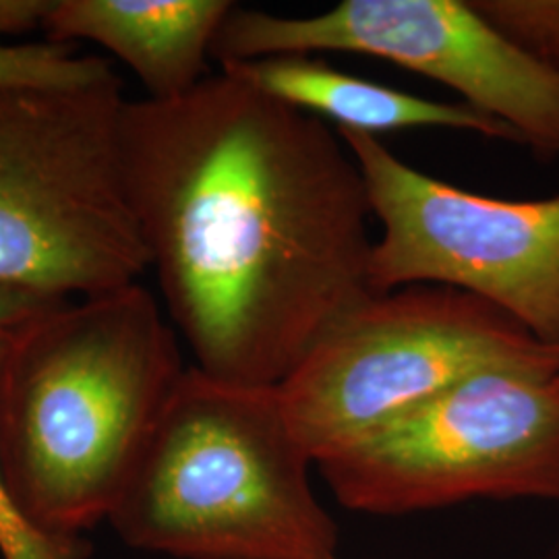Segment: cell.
I'll return each mask as SVG.
<instances>
[{"label": "cell", "mask_w": 559, "mask_h": 559, "mask_svg": "<svg viewBox=\"0 0 559 559\" xmlns=\"http://www.w3.org/2000/svg\"><path fill=\"white\" fill-rule=\"evenodd\" d=\"M127 200L164 311L212 380L278 388L373 297L359 164L325 120L228 73L124 102Z\"/></svg>", "instance_id": "6da1fadb"}, {"label": "cell", "mask_w": 559, "mask_h": 559, "mask_svg": "<svg viewBox=\"0 0 559 559\" xmlns=\"http://www.w3.org/2000/svg\"><path fill=\"white\" fill-rule=\"evenodd\" d=\"M187 369L140 282L15 332L0 357V477L21 514L57 537L110 519Z\"/></svg>", "instance_id": "7a4b0ae2"}, {"label": "cell", "mask_w": 559, "mask_h": 559, "mask_svg": "<svg viewBox=\"0 0 559 559\" xmlns=\"http://www.w3.org/2000/svg\"><path fill=\"white\" fill-rule=\"evenodd\" d=\"M278 388L189 367L108 522L127 545L177 559H338Z\"/></svg>", "instance_id": "3957f363"}, {"label": "cell", "mask_w": 559, "mask_h": 559, "mask_svg": "<svg viewBox=\"0 0 559 559\" xmlns=\"http://www.w3.org/2000/svg\"><path fill=\"white\" fill-rule=\"evenodd\" d=\"M117 75L0 87V280L67 299L150 270L120 160Z\"/></svg>", "instance_id": "277c9868"}, {"label": "cell", "mask_w": 559, "mask_h": 559, "mask_svg": "<svg viewBox=\"0 0 559 559\" xmlns=\"http://www.w3.org/2000/svg\"><path fill=\"white\" fill-rule=\"evenodd\" d=\"M498 367L559 373L549 344L491 302L452 286L373 295L330 328L278 385L313 464L462 380Z\"/></svg>", "instance_id": "5b68a950"}, {"label": "cell", "mask_w": 559, "mask_h": 559, "mask_svg": "<svg viewBox=\"0 0 559 559\" xmlns=\"http://www.w3.org/2000/svg\"><path fill=\"white\" fill-rule=\"evenodd\" d=\"M342 506L408 514L468 500L559 506V373H475L318 464Z\"/></svg>", "instance_id": "8992f818"}, {"label": "cell", "mask_w": 559, "mask_h": 559, "mask_svg": "<svg viewBox=\"0 0 559 559\" xmlns=\"http://www.w3.org/2000/svg\"><path fill=\"white\" fill-rule=\"evenodd\" d=\"M338 135L381 224L369 261L376 295L452 286L559 344V193L526 201L479 195L411 166L376 135Z\"/></svg>", "instance_id": "52a82bcc"}, {"label": "cell", "mask_w": 559, "mask_h": 559, "mask_svg": "<svg viewBox=\"0 0 559 559\" xmlns=\"http://www.w3.org/2000/svg\"><path fill=\"white\" fill-rule=\"evenodd\" d=\"M311 52L394 62L459 92L539 156H559V73L503 36L471 0H342L311 17L235 4L212 44L221 64Z\"/></svg>", "instance_id": "ba28073f"}, {"label": "cell", "mask_w": 559, "mask_h": 559, "mask_svg": "<svg viewBox=\"0 0 559 559\" xmlns=\"http://www.w3.org/2000/svg\"><path fill=\"white\" fill-rule=\"evenodd\" d=\"M230 0H55L50 41H96L129 64L147 100H175L210 78L207 59Z\"/></svg>", "instance_id": "9c48e42d"}, {"label": "cell", "mask_w": 559, "mask_h": 559, "mask_svg": "<svg viewBox=\"0 0 559 559\" xmlns=\"http://www.w3.org/2000/svg\"><path fill=\"white\" fill-rule=\"evenodd\" d=\"M221 71L302 112L332 120L336 131H359L378 138V133L402 129H454L524 145L512 127L462 100L420 98L344 73L311 55L226 62Z\"/></svg>", "instance_id": "30bf717a"}, {"label": "cell", "mask_w": 559, "mask_h": 559, "mask_svg": "<svg viewBox=\"0 0 559 559\" xmlns=\"http://www.w3.org/2000/svg\"><path fill=\"white\" fill-rule=\"evenodd\" d=\"M110 64L59 41L0 44V87H73L108 80Z\"/></svg>", "instance_id": "8fae6325"}, {"label": "cell", "mask_w": 559, "mask_h": 559, "mask_svg": "<svg viewBox=\"0 0 559 559\" xmlns=\"http://www.w3.org/2000/svg\"><path fill=\"white\" fill-rule=\"evenodd\" d=\"M477 13L559 73V0H471Z\"/></svg>", "instance_id": "7c38bea8"}, {"label": "cell", "mask_w": 559, "mask_h": 559, "mask_svg": "<svg viewBox=\"0 0 559 559\" xmlns=\"http://www.w3.org/2000/svg\"><path fill=\"white\" fill-rule=\"evenodd\" d=\"M11 338V336H9ZM0 338V357L7 340ZM90 543L83 537H57L36 528L21 514L0 477V556L2 559H87Z\"/></svg>", "instance_id": "4fadbf2b"}, {"label": "cell", "mask_w": 559, "mask_h": 559, "mask_svg": "<svg viewBox=\"0 0 559 559\" xmlns=\"http://www.w3.org/2000/svg\"><path fill=\"white\" fill-rule=\"evenodd\" d=\"M69 300L73 299L0 280V338L13 336L27 323L59 309Z\"/></svg>", "instance_id": "5bb4252c"}, {"label": "cell", "mask_w": 559, "mask_h": 559, "mask_svg": "<svg viewBox=\"0 0 559 559\" xmlns=\"http://www.w3.org/2000/svg\"><path fill=\"white\" fill-rule=\"evenodd\" d=\"M52 7L55 0H0V44L41 27Z\"/></svg>", "instance_id": "9a60e30c"}]
</instances>
